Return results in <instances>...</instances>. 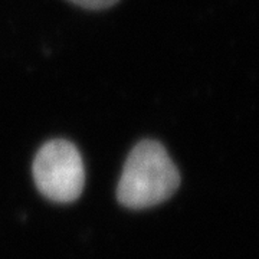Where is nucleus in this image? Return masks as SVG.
<instances>
[{
  "mask_svg": "<svg viewBox=\"0 0 259 259\" xmlns=\"http://www.w3.org/2000/svg\"><path fill=\"white\" fill-rule=\"evenodd\" d=\"M71 2L85 9L100 10L110 8L112 5H115L118 0H71Z\"/></svg>",
  "mask_w": 259,
  "mask_h": 259,
  "instance_id": "3",
  "label": "nucleus"
},
{
  "mask_svg": "<svg viewBox=\"0 0 259 259\" xmlns=\"http://www.w3.org/2000/svg\"><path fill=\"white\" fill-rule=\"evenodd\" d=\"M180 173L158 141L144 140L131 150L117 187V197L128 209H146L176 193Z\"/></svg>",
  "mask_w": 259,
  "mask_h": 259,
  "instance_id": "1",
  "label": "nucleus"
},
{
  "mask_svg": "<svg viewBox=\"0 0 259 259\" xmlns=\"http://www.w3.org/2000/svg\"><path fill=\"white\" fill-rule=\"evenodd\" d=\"M33 179L39 192L49 200H76L85 185V168L78 148L66 140L45 143L33 160Z\"/></svg>",
  "mask_w": 259,
  "mask_h": 259,
  "instance_id": "2",
  "label": "nucleus"
}]
</instances>
